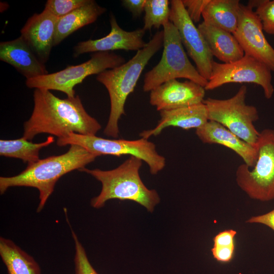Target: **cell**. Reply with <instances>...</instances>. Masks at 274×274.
I'll use <instances>...</instances> for the list:
<instances>
[{"label": "cell", "mask_w": 274, "mask_h": 274, "mask_svg": "<svg viewBox=\"0 0 274 274\" xmlns=\"http://www.w3.org/2000/svg\"><path fill=\"white\" fill-rule=\"evenodd\" d=\"M256 146L258 156L254 166L239 165L235 180L238 187L250 198L268 201L274 199V129L261 131Z\"/></svg>", "instance_id": "7"}, {"label": "cell", "mask_w": 274, "mask_h": 274, "mask_svg": "<svg viewBox=\"0 0 274 274\" xmlns=\"http://www.w3.org/2000/svg\"><path fill=\"white\" fill-rule=\"evenodd\" d=\"M123 6L132 14L133 17H138L144 10L146 0H123Z\"/></svg>", "instance_id": "32"}, {"label": "cell", "mask_w": 274, "mask_h": 274, "mask_svg": "<svg viewBox=\"0 0 274 274\" xmlns=\"http://www.w3.org/2000/svg\"><path fill=\"white\" fill-rule=\"evenodd\" d=\"M58 19L44 9L41 13H35L29 18L20 30V36L44 64L54 47Z\"/></svg>", "instance_id": "15"}, {"label": "cell", "mask_w": 274, "mask_h": 274, "mask_svg": "<svg viewBox=\"0 0 274 274\" xmlns=\"http://www.w3.org/2000/svg\"><path fill=\"white\" fill-rule=\"evenodd\" d=\"M98 156L81 146L71 145L65 153L49 156L28 164L17 175L1 177L0 193L3 194L12 187L35 188L39 192L40 202L37 212L40 213L53 192L56 182L62 176L73 170L85 167Z\"/></svg>", "instance_id": "2"}, {"label": "cell", "mask_w": 274, "mask_h": 274, "mask_svg": "<svg viewBox=\"0 0 274 274\" xmlns=\"http://www.w3.org/2000/svg\"><path fill=\"white\" fill-rule=\"evenodd\" d=\"M160 119L155 127L142 131L140 135L148 139L156 136L167 127H178L184 129L195 128L203 125L208 121V111L202 102L170 110L160 111Z\"/></svg>", "instance_id": "18"}, {"label": "cell", "mask_w": 274, "mask_h": 274, "mask_svg": "<svg viewBox=\"0 0 274 274\" xmlns=\"http://www.w3.org/2000/svg\"><path fill=\"white\" fill-rule=\"evenodd\" d=\"M0 60L13 66L26 80L48 74L45 64L21 36L1 42Z\"/></svg>", "instance_id": "17"}, {"label": "cell", "mask_w": 274, "mask_h": 274, "mask_svg": "<svg viewBox=\"0 0 274 274\" xmlns=\"http://www.w3.org/2000/svg\"><path fill=\"white\" fill-rule=\"evenodd\" d=\"M163 30L157 31L146 46L138 51L128 61L97 75L96 80L107 89L110 99V113L104 130L106 135L118 136V121L125 114L127 98L133 91L149 61L163 46Z\"/></svg>", "instance_id": "3"}, {"label": "cell", "mask_w": 274, "mask_h": 274, "mask_svg": "<svg viewBox=\"0 0 274 274\" xmlns=\"http://www.w3.org/2000/svg\"><path fill=\"white\" fill-rule=\"evenodd\" d=\"M248 5L253 9L260 19L263 31L266 33L274 35V0L251 1Z\"/></svg>", "instance_id": "25"}, {"label": "cell", "mask_w": 274, "mask_h": 274, "mask_svg": "<svg viewBox=\"0 0 274 274\" xmlns=\"http://www.w3.org/2000/svg\"><path fill=\"white\" fill-rule=\"evenodd\" d=\"M244 83L260 86L267 99L273 94L271 71L263 63L245 54L230 63L214 61L211 75L204 89L211 90L228 83Z\"/></svg>", "instance_id": "10"}, {"label": "cell", "mask_w": 274, "mask_h": 274, "mask_svg": "<svg viewBox=\"0 0 274 274\" xmlns=\"http://www.w3.org/2000/svg\"><path fill=\"white\" fill-rule=\"evenodd\" d=\"M235 246H213L211 251L213 257L221 262H229L233 258Z\"/></svg>", "instance_id": "30"}, {"label": "cell", "mask_w": 274, "mask_h": 274, "mask_svg": "<svg viewBox=\"0 0 274 274\" xmlns=\"http://www.w3.org/2000/svg\"><path fill=\"white\" fill-rule=\"evenodd\" d=\"M214 56L223 63L242 58L245 53L234 35L204 21L197 26Z\"/></svg>", "instance_id": "19"}, {"label": "cell", "mask_w": 274, "mask_h": 274, "mask_svg": "<svg viewBox=\"0 0 274 274\" xmlns=\"http://www.w3.org/2000/svg\"><path fill=\"white\" fill-rule=\"evenodd\" d=\"M247 87L242 85L231 97L220 99L208 98L206 106L209 120L222 124L239 138L256 146L260 132L254 125L259 119L257 108L246 103Z\"/></svg>", "instance_id": "8"}, {"label": "cell", "mask_w": 274, "mask_h": 274, "mask_svg": "<svg viewBox=\"0 0 274 274\" xmlns=\"http://www.w3.org/2000/svg\"><path fill=\"white\" fill-rule=\"evenodd\" d=\"M110 22L109 33L101 38L78 43L74 48V57L89 52H111L118 50L138 51L147 45V43L143 40L146 31L143 28L133 31L125 30L119 25L113 14H110Z\"/></svg>", "instance_id": "13"}, {"label": "cell", "mask_w": 274, "mask_h": 274, "mask_svg": "<svg viewBox=\"0 0 274 274\" xmlns=\"http://www.w3.org/2000/svg\"><path fill=\"white\" fill-rule=\"evenodd\" d=\"M0 256L8 274H41L38 263L12 240L0 237Z\"/></svg>", "instance_id": "22"}, {"label": "cell", "mask_w": 274, "mask_h": 274, "mask_svg": "<svg viewBox=\"0 0 274 274\" xmlns=\"http://www.w3.org/2000/svg\"><path fill=\"white\" fill-rule=\"evenodd\" d=\"M125 62L123 57L114 52H95L86 62L68 66L55 73L27 79L25 84L29 88L57 90L64 93L68 97H73L76 96L74 88L86 77L97 75Z\"/></svg>", "instance_id": "9"}, {"label": "cell", "mask_w": 274, "mask_h": 274, "mask_svg": "<svg viewBox=\"0 0 274 274\" xmlns=\"http://www.w3.org/2000/svg\"><path fill=\"white\" fill-rule=\"evenodd\" d=\"M240 5L238 0H210L202 13L203 21L233 34L238 24Z\"/></svg>", "instance_id": "21"}, {"label": "cell", "mask_w": 274, "mask_h": 274, "mask_svg": "<svg viewBox=\"0 0 274 274\" xmlns=\"http://www.w3.org/2000/svg\"><path fill=\"white\" fill-rule=\"evenodd\" d=\"M143 160L130 156L117 167L108 170L84 167L79 170L88 174L102 185L98 195L91 199V206L95 209L104 207L107 201L112 199L135 201L152 212L160 201L155 190L148 189L141 179L139 170Z\"/></svg>", "instance_id": "4"}, {"label": "cell", "mask_w": 274, "mask_h": 274, "mask_svg": "<svg viewBox=\"0 0 274 274\" xmlns=\"http://www.w3.org/2000/svg\"><path fill=\"white\" fill-rule=\"evenodd\" d=\"M196 134L203 143L224 146L239 156L249 167L254 166L258 156L257 146L243 140L219 123L209 120L196 129Z\"/></svg>", "instance_id": "16"}, {"label": "cell", "mask_w": 274, "mask_h": 274, "mask_svg": "<svg viewBox=\"0 0 274 274\" xmlns=\"http://www.w3.org/2000/svg\"><path fill=\"white\" fill-rule=\"evenodd\" d=\"M236 233V231L233 229L220 232L213 238V246H235L234 237Z\"/></svg>", "instance_id": "29"}, {"label": "cell", "mask_w": 274, "mask_h": 274, "mask_svg": "<svg viewBox=\"0 0 274 274\" xmlns=\"http://www.w3.org/2000/svg\"><path fill=\"white\" fill-rule=\"evenodd\" d=\"M33 109L24 123L23 137L31 140L40 133H48L57 139L74 132L96 135L101 128L99 123L88 114L80 97L60 98L50 90L35 89Z\"/></svg>", "instance_id": "1"}, {"label": "cell", "mask_w": 274, "mask_h": 274, "mask_svg": "<svg viewBox=\"0 0 274 274\" xmlns=\"http://www.w3.org/2000/svg\"><path fill=\"white\" fill-rule=\"evenodd\" d=\"M164 40L162 57L159 62L144 76V92L168 81L185 78L205 87L208 81L202 77L189 61L179 32L169 20L163 25Z\"/></svg>", "instance_id": "5"}, {"label": "cell", "mask_w": 274, "mask_h": 274, "mask_svg": "<svg viewBox=\"0 0 274 274\" xmlns=\"http://www.w3.org/2000/svg\"><path fill=\"white\" fill-rule=\"evenodd\" d=\"M205 90L193 81L173 79L150 91V103L159 112L189 107L202 102Z\"/></svg>", "instance_id": "14"}, {"label": "cell", "mask_w": 274, "mask_h": 274, "mask_svg": "<svg viewBox=\"0 0 274 274\" xmlns=\"http://www.w3.org/2000/svg\"><path fill=\"white\" fill-rule=\"evenodd\" d=\"M88 0H48L45 6L53 15L60 18L85 5Z\"/></svg>", "instance_id": "27"}, {"label": "cell", "mask_w": 274, "mask_h": 274, "mask_svg": "<svg viewBox=\"0 0 274 274\" xmlns=\"http://www.w3.org/2000/svg\"><path fill=\"white\" fill-rule=\"evenodd\" d=\"M170 4L169 20L177 28L182 43L198 73L208 81L212 73L213 56L198 27L188 16L182 0H172Z\"/></svg>", "instance_id": "11"}, {"label": "cell", "mask_w": 274, "mask_h": 274, "mask_svg": "<svg viewBox=\"0 0 274 274\" xmlns=\"http://www.w3.org/2000/svg\"><path fill=\"white\" fill-rule=\"evenodd\" d=\"M170 1L168 0H146L144 7L145 16L143 28L151 30L152 28H159L169 21L170 12Z\"/></svg>", "instance_id": "24"}, {"label": "cell", "mask_w": 274, "mask_h": 274, "mask_svg": "<svg viewBox=\"0 0 274 274\" xmlns=\"http://www.w3.org/2000/svg\"><path fill=\"white\" fill-rule=\"evenodd\" d=\"M246 222L261 224L269 227L274 231V209L262 215L252 216L248 219Z\"/></svg>", "instance_id": "31"}, {"label": "cell", "mask_w": 274, "mask_h": 274, "mask_svg": "<svg viewBox=\"0 0 274 274\" xmlns=\"http://www.w3.org/2000/svg\"><path fill=\"white\" fill-rule=\"evenodd\" d=\"M54 138L49 136L40 143H33L23 136L15 140H0V155L7 157L21 159L27 165L32 164L40 159V151L44 147L52 144Z\"/></svg>", "instance_id": "23"}, {"label": "cell", "mask_w": 274, "mask_h": 274, "mask_svg": "<svg viewBox=\"0 0 274 274\" xmlns=\"http://www.w3.org/2000/svg\"><path fill=\"white\" fill-rule=\"evenodd\" d=\"M107 9L95 1L87 2L69 14L59 18L56 27L54 46L78 29L95 22Z\"/></svg>", "instance_id": "20"}, {"label": "cell", "mask_w": 274, "mask_h": 274, "mask_svg": "<svg viewBox=\"0 0 274 274\" xmlns=\"http://www.w3.org/2000/svg\"><path fill=\"white\" fill-rule=\"evenodd\" d=\"M210 0H182L187 14L194 23L198 22Z\"/></svg>", "instance_id": "28"}, {"label": "cell", "mask_w": 274, "mask_h": 274, "mask_svg": "<svg viewBox=\"0 0 274 274\" xmlns=\"http://www.w3.org/2000/svg\"><path fill=\"white\" fill-rule=\"evenodd\" d=\"M263 31L262 23L253 8L241 4L238 24L233 35L245 55L263 63L274 72V48Z\"/></svg>", "instance_id": "12"}, {"label": "cell", "mask_w": 274, "mask_h": 274, "mask_svg": "<svg viewBox=\"0 0 274 274\" xmlns=\"http://www.w3.org/2000/svg\"><path fill=\"white\" fill-rule=\"evenodd\" d=\"M56 143L59 146L79 145L98 156L102 155L134 156L148 164L152 175L162 170L166 164L165 158L158 153L155 145L143 138L136 140L107 139L96 135L72 132L65 137L57 139Z\"/></svg>", "instance_id": "6"}, {"label": "cell", "mask_w": 274, "mask_h": 274, "mask_svg": "<svg viewBox=\"0 0 274 274\" xmlns=\"http://www.w3.org/2000/svg\"><path fill=\"white\" fill-rule=\"evenodd\" d=\"M66 220L71 228L75 245L74 269L75 274H99L90 263L86 251L79 238L74 231L68 218Z\"/></svg>", "instance_id": "26"}]
</instances>
